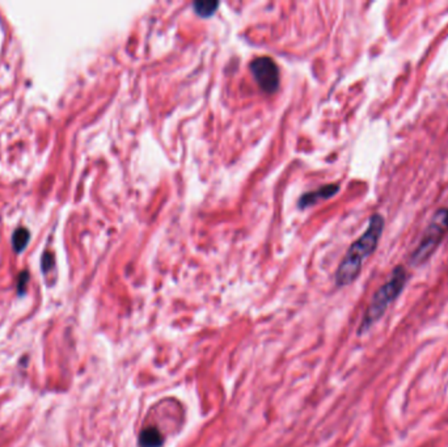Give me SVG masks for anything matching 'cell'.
<instances>
[{"instance_id": "obj_5", "label": "cell", "mask_w": 448, "mask_h": 447, "mask_svg": "<svg viewBox=\"0 0 448 447\" xmlns=\"http://www.w3.org/2000/svg\"><path fill=\"white\" fill-rule=\"evenodd\" d=\"M338 190H340L338 184L324 185V187H320L315 192H309V193H305L304 196H302V198L299 201V206L304 209V207H308V206H312V205L318 203L321 200H329V198H332L333 196H335L338 193Z\"/></svg>"}, {"instance_id": "obj_7", "label": "cell", "mask_w": 448, "mask_h": 447, "mask_svg": "<svg viewBox=\"0 0 448 447\" xmlns=\"http://www.w3.org/2000/svg\"><path fill=\"white\" fill-rule=\"evenodd\" d=\"M220 3L219 1H215V0H206V1H194L193 3V8H194V12L198 14L200 17H211L213 14L217 12V8H219Z\"/></svg>"}, {"instance_id": "obj_4", "label": "cell", "mask_w": 448, "mask_h": 447, "mask_svg": "<svg viewBox=\"0 0 448 447\" xmlns=\"http://www.w3.org/2000/svg\"><path fill=\"white\" fill-rule=\"evenodd\" d=\"M250 72L265 93H274L279 87V70L270 57H257L249 65Z\"/></svg>"}, {"instance_id": "obj_2", "label": "cell", "mask_w": 448, "mask_h": 447, "mask_svg": "<svg viewBox=\"0 0 448 447\" xmlns=\"http://www.w3.org/2000/svg\"><path fill=\"white\" fill-rule=\"evenodd\" d=\"M405 284H406V272L404 266L394 268L388 281L376 291L373 301L366 311V315L363 317L359 332L368 330L375 321L386 314L390 303L394 302L397 297L401 294Z\"/></svg>"}, {"instance_id": "obj_3", "label": "cell", "mask_w": 448, "mask_h": 447, "mask_svg": "<svg viewBox=\"0 0 448 447\" xmlns=\"http://www.w3.org/2000/svg\"><path fill=\"white\" fill-rule=\"evenodd\" d=\"M448 232V209H440L434 214L426 231L423 232L419 244L413 255H412V264L421 265L426 260L430 259L435 252L436 247L440 244L443 238Z\"/></svg>"}, {"instance_id": "obj_10", "label": "cell", "mask_w": 448, "mask_h": 447, "mask_svg": "<svg viewBox=\"0 0 448 447\" xmlns=\"http://www.w3.org/2000/svg\"><path fill=\"white\" fill-rule=\"evenodd\" d=\"M50 264H51V255H50V253H45L44 264H43V266H44L45 272H46V271L49 269V266H50Z\"/></svg>"}, {"instance_id": "obj_6", "label": "cell", "mask_w": 448, "mask_h": 447, "mask_svg": "<svg viewBox=\"0 0 448 447\" xmlns=\"http://www.w3.org/2000/svg\"><path fill=\"white\" fill-rule=\"evenodd\" d=\"M163 445V435L156 428H147L139 435V447H160Z\"/></svg>"}, {"instance_id": "obj_9", "label": "cell", "mask_w": 448, "mask_h": 447, "mask_svg": "<svg viewBox=\"0 0 448 447\" xmlns=\"http://www.w3.org/2000/svg\"><path fill=\"white\" fill-rule=\"evenodd\" d=\"M28 279H30V275H28L27 272H23V273L19 275V293H21V294L24 293Z\"/></svg>"}, {"instance_id": "obj_8", "label": "cell", "mask_w": 448, "mask_h": 447, "mask_svg": "<svg viewBox=\"0 0 448 447\" xmlns=\"http://www.w3.org/2000/svg\"><path fill=\"white\" fill-rule=\"evenodd\" d=\"M30 233L27 229H17L12 236V244L16 252H21L30 242Z\"/></svg>"}, {"instance_id": "obj_1", "label": "cell", "mask_w": 448, "mask_h": 447, "mask_svg": "<svg viewBox=\"0 0 448 447\" xmlns=\"http://www.w3.org/2000/svg\"><path fill=\"white\" fill-rule=\"evenodd\" d=\"M384 229V218L374 214L370 218L368 227L359 239L350 245L344 260L335 272V284L338 286H347L353 284L359 275L364 260L368 259L377 247Z\"/></svg>"}]
</instances>
